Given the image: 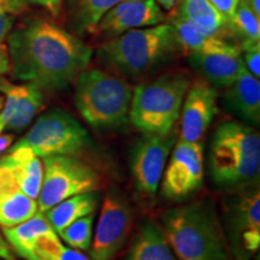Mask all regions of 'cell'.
<instances>
[{
  "label": "cell",
  "mask_w": 260,
  "mask_h": 260,
  "mask_svg": "<svg viewBox=\"0 0 260 260\" xmlns=\"http://www.w3.org/2000/svg\"><path fill=\"white\" fill-rule=\"evenodd\" d=\"M10 67L16 80L61 92L89 67L92 47L53 21L34 18L9 34Z\"/></svg>",
  "instance_id": "cell-1"
},
{
  "label": "cell",
  "mask_w": 260,
  "mask_h": 260,
  "mask_svg": "<svg viewBox=\"0 0 260 260\" xmlns=\"http://www.w3.org/2000/svg\"><path fill=\"white\" fill-rule=\"evenodd\" d=\"M182 52L171 23L132 29L104 42L96 59L110 73L124 79L147 76Z\"/></svg>",
  "instance_id": "cell-2"
},
{
  "label": "cell",
  "mask_w": 260,
  "mask_h": 260,
  "mask_svg": "<svg viewBox=\"0 0 260 260\" xmlns=\"http://www.w3.org/2000/svg\"><path fill=\"white\" fill-rule=\"evenodd\" d=\"M160 229L178 260H232L226 235L209 200L167 211Z\"/></svg>",
  "instance_id": "cell-3"
},
{
  "label": "cell",
  "mask_w": 260,
  "mask_h": 260,
  "mask_svg": "<svg viewBox=\"0 0 260 260\" xmlns=\"http://www.w3.org/2000/svg\"><path fill=\"white\" fill-rule=\"evenodd\" d=\"M213 183L223 189L254 184L260 171V135L241 121L223 122L214 130L209 153Z\"/></svg>",
  "instance_id": "cell-4"
},
{
  "label": "cell",
  "mask_w": 260,
  "mask_h": 260,
  "mask_svg": "<svg viewBox=\"0 0 260 260\" xmlns=\"http://www.w3.org/2000/svg\"><path fill=\"white\" fill-rule=\"evenodd\" d=\"M133 88L124 77L100 69H84L75 81L74 102L81 117L96 130H112L129 122Z\"/></svg>",
  "instance_id": "cell-5"
},
{
  "label": "cell",
  "mask_w": 260,
  "mask_h": 260,
  "mask_svg": "<svg viewBox=\"0 0 260 260\" xmlns=\"http://www.w3.org/2000/svg\"><path fill=\"white\" fill-rule=\"evenodd\" d=\"M191 84L183 71L162 74L133 89L129 121L142 134H169L181 115L182 104Z\"/></svg>",
  "instance_id": "cell-6"
},
{
  "label": "cell",
  "mask_w": 260,
  "mask_h": 260,
  "mask_svg": "<svg viewBox=\"0 0 260 260\" xmlns=\"http://www.w3.org/2000/svg\"><path fill=\"white\" fill-rule=\"evenodd\" d=\"M90 146L86 128L73 115L60 109L45 112L23 138L10 148L27 147L38 157L76 155Z\"/></svg>",
  "instance_id": "cell-7"
},
{
  "label": "cell",
  "mask_w": 260,
  "mask_h": 260,
  "mask_svg": "<svg viewBox=\"0 0 260 260\" xmlns=\"http://www.w3.org/2000/svg\"><path fill=\"white\" fill-rule=\"evenodd\" d=\"M41 161L44 172L37 203L42 213L68 198L99 189V175L82 159L50 155L41 158Z\"/></svg>",
  "instance_id": "cell-8"
},
{
  "label": "cell",
  "mask_w": 260,
  "mask_h": 260,
  "mask_svg": "<svg viewBox=\"0 0 260 260\" xmlns=\"http://www.w3.org/2000/svg\"><path fill=\"white\" fill-rule=\"evenodd\" d=\"M225 233L230 251L239 260H249L260 246V191L256 184L242 188L228 203Z\"/></svg>",
  "instance_id": "cell-9"
},
{
  "label": "cell",
  "mask_w": 260,
  "mask_h": 260,
  "mask_svg": "<svg viewBox=\"0 0 260 260\" xmlns=\"http://www.w3.org/2000/svg\"><path fill=\"white\" fill-rule=\"evenodd\" d=\"M134 214L128 200L110 190L103 199L102 211L93 233L92 260H112L128 240Z\"/></svg>",
  "instance_id": "cell-10"
},
{
  "label": "cell",
  "mask_w": 260,
  "mask_h": 260,
  "mask_svg": "<svg viewBox=\"0 0 260 260\" xmlns=\"http://www.w3.org/2000/svg\"><path fill=\"white\" fill-rule=\"evenodd\" d=\"M161 193L167 199H187L203 187L204 144L203 141H178L172 148L162 172Z\"/></svg>",
  "instance_id": "cell-11"
},
{
  "label": "cell",
  "mask_w": 260,
  "mask_h": 260,
  "mask_svg": "<svg viewBox=\"0 0 260 260\" xmlns=\"http://www.w3.org/2000/svg\"><path fill=\"white\" fill-rule=\"evenodd\" d=\"M176 144L174 133L144 134L130 153V171L136 190L146 197L157 194L162 172Z\"/></svg>",
  "instance_id": "cell-12"
},
{
  "label": "cell",
  "mask_w": 260,
  "mask_h": 260,
  "mask_svg": "<svg viewBox=\"0 0 260 260\" xmlns=\"http://www.w3.org/2000/svg\"><path fill=\"white\" fill-rule=\"evenodd\" d=\"M165 21L167 15L154 0H123L104 15L94 34L107 41L132 29L152 27Z\"/></svg>",
  "instance_id": "cell-13"
},
{
  "label": "cell",
  "mask_w": 260,
  "mask_h": 260,
  "mask_svg": "<svg viewBox=\"0 0 260 260\" xmlns=\"http://www.w3.org/2000/svg\"><path fill=\"white\" fill-rule=\"evenodd\" d=\"M218 93L205 80L190 84L181 109L180 139L182 141H201L205 133L218 113Z\"/></svg>",
  "instance_id": "cell-14"
},
{
  "label": "cell",
  "mask_w": 260,
  "mask_h": 260,
  "mask_svg": "<svg viewBox=\"0 0 260 260\" xmlns=\"http://www.w3.org/2000/svg\"><path fill=\"white\" fill-rule=\"evenodd\" d=\"M0 93L4 96L0 110V134L27 128L44 106L42 90L34 84H16L0 76Z\"/></svg>",
  "instance_id": "cell-15"
},
{
  "label": "cell",
  "mask_w": 260,
  "mask_h": 260,
  "mask_svg": "<svg viewBox=\"0 0 260 260\" xmlns=\"http://www.w3.org/2000/svg\"><path fill=\"white\" fill-rule=\"evenodd\" d=\"M228 111L239 117L241 122L258 126L260 123V82L259 79L243 65L239 76L223 95Z\"/></svg>",
  "instance_id": "cell-16"
},
{
  "label": "cell",
  "mask_w": 260,
  "mask_h": 260,
  "mask_svg": "<svg viewBox=\"0 0 260 260\" xmlns=\"http://www.w3.org/2000/svg\"><path fill=\"white\" fill-rule=\"evenodd\" d=\"M38 211L37 200L19 188L8 168L0 165V225L14 226L30 218Z\"/></svg>",
  "instance_id": "cell-17"
},
{
  "label": "cell",
  "mask_w": 260,
  "mask_h": 260,
  "mask_svg": "<svg viewBox=\"0 0 260 260\" xmlns=\"http://www.w3.org/2000/svg\"><path fill=\"white\" fill-rule=\"evenodd\" d=\"M189 65L214 88H228L235 82L245 65L241 54L190 53Z\"/></svg>",
  "instance_id": "cell-18"
},
{
  "label": "cell",
  "mask_w": 260,
  "mask_h": 260,
  "mask_svg": "<svg viewBox=\"0 0 260 260\" xmlns=\"http://www.w3.org/2000/svg\"><path fill=\"white\" fill-rule=\"evenodd\" d=\"M53 234H57L56 230L40 211L24 222L3 228V236L10 248L24 260H37V251L41 241Z\"/></svg>",
  "instance_id": "cell-19"
},
{
  "label": "cell",
  "mask_w": 260,
  "mask_h": 260,
  "mask_svg": "<svg viewBox=\"0 0 260 260\" xmlns=\"http://www.w3.org/2000/svg\"><path fill=\"white\" fill-rule=\"evenodd\" d=\"M170 23L175 28L181 48L187 53H229L241 54L240 47L230 44L224 39L213 37L200 30L178 12L170 16Z\"/></svg>",
  "instance_id": "cell-20"
},
{
  "label": "cell",
  "mask_w": 260,
  "mask_h": 260,
  "mask_svg": "<svg viewBox=\"0 0 260 260\" xmlns=\"http://www.w3.org/2000/svg\"><path fill=\"white\" fill-rule=\"evenodd\" d=\"M0 165L11 171L19 188L28 197L38 199L44 172L40 157L27 147L9 148L8 153L0 157Z\"/></svg>",
  "instance_id": "cell-21"
},
{
  "label": "cell",
  "mask_w": 260,
  "mask_h": 260,
  "mask_svg": "<svg viewBox=\"0 0 260 260\" xmlns=\"http://www.w3.org/2000/svg\"><path fill=\"white\" fill-rule=\"evenodd\" d=\"M100 203V194L98 190L87 191L68 198L45 212V216L58 234L75 220L82 217L94 214Z\"/></svg>",
  "instance_id": "cell-22"
},
{
  "label": "cell",
  "mask_w": 260,
  "mask_h": 260,
  "mask_svg": "<svg viewBox=\"0 0 260 260\" xmlns=\"http://www.w3.org/2000/svg\"><path fill=\"white\" fill-rule=\"evenodd\" d=\"M126 260H178L164 234L153 222H145L136 234Z\"/></svg>",
  "instance_id": "cell-23"
},
{
  "label": "cell",
  "mask_w": 260,
  "mask_h": 260,
  "mask_svg": "<svg viewBox=\"0 0 260 260\" xmlns=\"http://www.w3.org/2000/svg\"><path fill=\"white\" fill-rule=\"evenodd\" d=\"M178 14L207 34L220 39L233 37L229 23L209 0H181Z\"/></svg>",
  "instance_id": "cell-24"
},
{
  "label": "cell",
  "mask_w": 260,
  "mask_h": 260,
  "mask_svg": "<svg viewBox=\"0 0 260 260\" xmlns=\"http://www.w3.org/2000/svg\"><path fill=\"white\" fill-rule=\"evenodd\" d=\"M123 0H68V14L77 35L94 34L104 15Z\"/></svg>",
  "instance_id": "cell-25"
},
{
  "label": "cell",
  "mask_w": 260,
  "mask_h": 260,
  "mask_svg": "<svg viewBox=\"0 0 260 260\" xmlns=\"http://www.w3.org/2000/svg\"><path fill=\"white\" fill-rule=\"evenodd\" d=\"M233 37L241 39V45L260 41V17L249 8L246 0H239L232 23Z\"/></svg>",
  "instance_id": "cell-26"
},
{
  "label": "cell",
  "mask_w": 260,
  "mask_h": 260,
  "mask_svg": "<svg viewBox=\"0 0 260 260\" xmlns=\"http://www.w3.org/2000/svg\"><path fill=\"white\" fill-rule=\"evenodd\" d=\"M94 214L75 220L58 233L61 241L77 251H88L92 245L94 233Z\"/></svg>",
  "instance_id": "cell-27"
},
{
  "label": "cell",
  "mask_w": 260,
  "mask_h": 260,
  "mask_svg": "<svg viewBox=\"0 0 260 260\" xmlns=\"http://www.w3.org/2000/svg\"><path fill=\"white\" fill-rule=\"evenodd\" d=\"M37 260H90L81 251L64 246L58 234L45 237L37 251Z\"/></svg>",
  "instance_id": "cell-28"
},
{
  "label": "cell",
  "mask_w": 260,
  "mask_h": 260,
  "mask_svg": "<svg viewBox=\"0 0 260 260\" xmlns=\"http://www.w3.org/2000/svg\"><path fill=\"white\" fill-rule=\"evenodd\" d=\"M4 5L6 11L12 16L30 8L45 9L52 16H58L60 12L61 0H4Z\"/></svg>",
  "instance_id": "cell-29"
},
{
  "label": "cell",
  "mask_w": 260,
  "mask_h": 260,
  "mask_svg": "<svg viewBox=\"0 0 260 260\" xmlns=\"http://www.w3.org/2000/svg\"><path fill=\"white\" fill-rule=\"evenodd\" d=\"M240 50L243 51L242 60L245 63L247 70L253 76L259 79L260 77V41L258 42H247L242 44Z\"/></svg>",
  "instance_id": "cell-30"
},
{
  "label": "cell",
  "mask_w": 260,
  "mask_h": 260,
  "mask_svg": "<svg viewBox=\"0 0 260 260\" xmlns=\"http://www.w3.org/2000/svg\"><path fill=\"white\" fill-rule=\"evenodd\" d=\"M209 3L223 16V18L230 25L234 15H235V10L239 0H209Z\"/></svg>",
  "instance_id": "cell-31"
},
{
  "label": "cell",
  "mask_w": 260,
  "mask_h": 260,
  "mask_svg": "<svg viewBox=\"0 0 260 260\" xmlns=\"http://www.w3.org/2000/svg\"><path fill=\"white\" fill-rule=\"evenodd\" d=\"M12 23H14L12 15L6 11L4 0H0V44L9 37L12 29Z\"/></svg>",
  "instance_id": "cell-32"
},
{
  "label": "cell",
  "mask_w": 260,
  "mask_h": 260,
  "mask_svg": "<svg viewBox=\"0 0 260 260\" xmlns=\"http://www.w3.org/2000/svg\"><path fill=\"white\" fill-rule=\"evenodd\" d=\"M11 67H10V57L8 46L4 44H0V76L8 74Z\"/></svg>",
  "instance_id": "cell-33"
},
{
  "label": "cell",
  "mask_w": 260,
  "mask_h": 260,
  "mask_svg": "<svg viewBox=\"0 0 260 260\" xmlns=\"http://www.w3.org/2000/svg\"><path fill=\"white\" fill-rule=\"evenodd\" d=\"M0 259L3 260H16L14 252L10 248L8 241L5 240V237L3 236V234L0 233Z\"/></svg>",
  "instance_id": "cell-34"
},
{
  "label": "cell",
  "mask_w": 260,
  "mask_h": 260,
  "mask_svg": "<svg viewBox=\"0 0 260 260\" xmlns=\"http://www.w3.org/2000/svg\"><path fill=\"white\" fill-rule=\"evenodd\" d=\"M14 139L15 135L12 133H3V134H0V154L3 152L8 151L10 146L14 142Z\"/></svg>",
  "instance_id": "cell-35"
},
{
  "label": "cell",
  "mask_w": 260,
  "mask_h": 260,
  "mask_svg": "<svg viewBox=\"0 0 260 260\" xmlns=\"http://www.w3.org/2000/svg\"><path fill=\"white\" fill-rule=\"evenodd\" d=\"M154 2L165 11H172L175 6L177 5L178 0H154Z\"/></svg>",
  "instance_id": "cell-36"
},
{
  "label": "cell",
  "mask_w": 260,
  "mask_h": 260,
  "mask_svg": "<svg viewBox=\"0 0 260 260\" xmlns=\"http://www.w3.org/2000/svg\"><path fill=\"white\" fill-rule=\"evenodd\" d=\"M247 4L249 5V8L253 10V12L260 17V2L259 0H246Z\"/></svg>",
  "instance_id": "cell-37"
},
{
  "label": "cell",
  "mask_w": 260,
  "mask_h": 260,
  "mask_svg": "<svg viewBox=\"0 0 260 260\" xmlns=\"http://www.w3.org/2000/svg\"><path fill=\"white\" fill-rule=\"evenodd\" d=\"M3 105H4V96L0 94V110L3 109Z\"/></svg>",
  "instance_id": "cell-38"
},
{
  "label": "cell",
  "mask_w": 260,
  "mask_h": 260,
  "mask_svg": "<svg viewBox=\"0 0 260 260\" xmlns=\"http://www.w3.org/2000/svg\"><path fill=\"white\" fill-rule=\"evenodd\" d=\"M0 260H3V259H0Z\"/></svg>",
  "instance_id": "cell-39"
}]
</instances>
